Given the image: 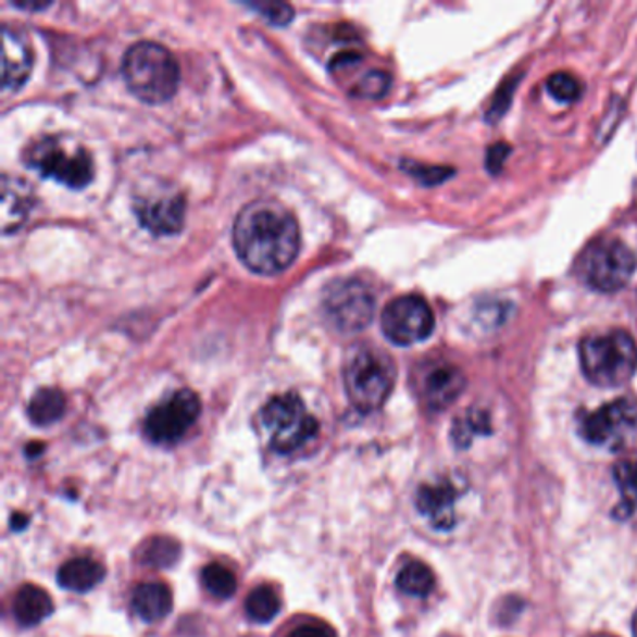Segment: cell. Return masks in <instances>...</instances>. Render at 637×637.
<instances>
[{"label":"cell","mask_w":637,"mask_h":637,"mask_svg":"<svg viewBox=\"0 0 637 637\" xmlns=\"http://www.w3.org/2000/svg\"><path fill=\"white\" fill-rule=\"evenodd\" d=\"M280 605L283 602H280L279 592L270 585H259L247 597V617L251 619L252 623H272L273 619L279 615Z\"/></svg>","instance_id":"cell-22"},{"label":"cell","mask_w":637,"mask_h":637,"mask_svg":"<svg viewBox=\"0 0 637 637\" xmlns=\"http://www.w3.org/2000/svg\"><path fill=\"white\" fill-rule=\"evenodd\" d=\"M140 225L155 236H173L184 226L186 199L182 193H160L135 200Z\"/></svg>","instance_id":"cell-13"},{"label":"cell","mask_w":637,"mask_h":637,"mask_svg":"<svg viewBox=\"0 0 637 637\" xmlns=\"http://www.w3.org/2000/svg\"><path fill=\"white\" fill-rule=\"evenodd\" d=\"M260 419L273 451L280 454L298 451L318 434V421L307 412L303 400L296 392H285L267 400Z\"/></svg>","instance_id":"cell-6"},{"label":"cell","mask_w":637,"mask_h":637,"mask_svg":"<svg viewBox=\"0 0 637 637\" xmlns=\"http://www.w3.org/2000/svg\"><path fill=\"white\" fill-rule=\"evenodd\" d=\"M27 412L34 425H53L66 412V397L57 387H43L28 402Z\"/></svg>","instance_id":"cell-20"},{"label":"cell","mask_w":637,"mask_h":637,"mask_svg":"<svg viewBox=\"0 0 637 637\" xmlns=\"http://www.w3.org/2000/svg\"><path fill=\"white\" fill-rule=\"evenodd\" d=\"M327 322L342 333H358L374 316V293L359 279H337L327 286L322 299Z\"/></svg>","instance_id":"cell-8"},{"label":"cell","mask_w":637,"mask_h":637,"mask_svg":"<svg viewBox=\"0 0 637 637\" xmlns=\"http://www.w3.org/2000/svg\"><path fill=\"white\" fill-rule=\"evenodd\" d=\"M202 585L212 597L225 600L236 595L238 578L230 569H226L225 564L212 563L204 566L202 571Z\"/></svg>","instance_id":"cell-26"},{"label":"cell","mask_w":637,"mask_h":637,"mask_svg":"<svg viewBox=\"0 0 637 637\" xmlns=\"http://www.w3.org/2000/svg\"><path fill=\"white\" fill-rule=\"evenodd\" d=\"M397 587L399 591L410 597L425 598L434 591L436 587V578L430 566L421 561H412V563L402 566V571L397 576Z\"/></svg>","instance_id":"cell-23"},{"label":"cell","mask_w":637,"mask_h":637,"mask_svg":"<svg viewBox=\"0 0 637 637\" xmlns=\"http://www.w3.org/2000/svg\"><path fill=\"white\" fill-rule=\"evenodd\" d=\"M579 361L595 386H624L637 369V346L626 332L600 333L582 342Z\"/></svg>","instance_id":"cell-4"},{"label":"cell","mask_w":637,"mask_h":637,"mask_svg":"<svg viewBox=\"0 0 637 637\" xmlns=\"http://www.w3.org/2000/svg\"><path fill=\"white\" fill-rule=\"evenodd\" d=\"M173 591L163 582H147L135 587L132 605L145 623H158L173 611Z\"/></svg>","instance_id":"cell-17"},{"label":"cell","mask_w":637,"mask_h":637,"mask_svg":"<svg viewBox=\"0 0 637 637\" xmlns=\"http://www.w3.org/2000/svg\"><path fill=\"white\" fill-rule=\"evenodd\" d=\"M182 553L178 540L165 535H158L147 540L139 551L140 563L148 564L152 569H168L176 564Z\"/></svg>","instance_id":"cell-24"},{"label":"cell","mask_w":637,"mask_h":637,"mask_svg":"<svg viewBox=\"0 0 637 637\" xmlns=\"http://www.w3.org/2000/svg\"><path fill=\"white\" fill-rule=\"evenodd\" d=\"M0 225L2 233H14L15 228L27 220L28 212L33 208V191L21 178L4 176L2 178V191H0Z\"/></svg>","instance_id":"cell-16"},{"label":"cell","mask_w":637,"mask_h":637,"mask_svg":"<svg viewBox=\"0 0 637 637\" xmlns=\"http://www.w3.org/2000/svg\"><path fill=\"white\" fill-rule=\"evenodd\" d=\"M444 637H454V636H444Z\"/></svg>","instance_id":"cell-34"},{"label":"cell","mask_w":637,"mask_h":637,"mask_svg":"<svg viewBox=\"0 0 637 637\" xmlns=\"http://www.w3.org/2000/svg\"><path fill=\"white\" fill-rule=\"evenodd\" d=\"M397 382V366L389 353L374 346H359L345 365V386L359 412L371 413L386 404Z\"/></svg>","instance_id":"cell-3"},{"label":"cell","mask_w":637,"mask_h":637,"mask_svg":"<svg viewBox=\"0 0 637 637\" xmlns=\"http://www.w3.org/2000/svg\"><path fill=\"white\" fill-rule=\"evenodd\" d=\"M251 8L272 21L273 25H286L293 17L292 7L285 2H254Z\"/></svg>","instance_id":"cell-29"},{"label":"cell","mask_w":637,"mask_h":637,"mask_svg":"<svg viewBox=\"0 0 637 637\" xmlns=\"http://www.w3.org/2000/svg\"><path fill=\"white\" fill-rule=\"evenodd\" d=\"M200 412L202 402L199 395L191 389H179L148 412L145 434L153 444H178L197 423Z\"/></svg>","instance_id":"cell-9"},{"label":"cell","mask_w":637,"mask_h":637,"mask_svg":"<svg viewBox=\"0 0 637 637\" xmlns=\"http://www.w3.org/2000/svg\"><path fill=\"white\" fill-rule=\"evenodd\" d=\"M10 525H12V529H14V532H21V529H25V527H27L28 519L25 516V514L17 512V514H14L12 520H10Z\"/></svg>","instance_id":"cell-31"},{"label":"cell","mask_w":637,"mask_h":637,"mask_svg":"<svg viewBox=\"0 0 637 637\" xmlns=\"http://www.w3.org/2000/svg\"><path fill=\"white\" fill-rule=\"evenodd\" d=\"M548 93L559 103H574L582 96V83L572 74H553L548 83Z\"/></svg>","instance_id":"cell-27"},{"label":"cell","mask_w":637,"mask_h":637,"mask_svg":"<svg viewBox=\"0 0 637 637\" xmlns=\"http://www.w3.org/2000/svg\"><path fill=\"white\" fill-rule=\"evenodd\" d=\"M122 77L140 101L158 105L176 93L178 62L166 47L155 41H137L124 53Z\"/></svg>","instance_id":"cell-2"},{"label":"cell","mask_w":637,"mask_h":637,"mask_svg":"<svg viewBox=\"0 0 637 637\" xmlns=\"http://www.w3.org/2000/svg\"><path fill=\"white\" fill-rule=\"evenodd\" d=\"M288 637H339L333 626L324 621H307V623L296 626Z\"/></svg>","instance_id":"cell-30"},{"label":"cell","mask_w":637,"mask_h":637,"mask_svg":"<svg viewBox=\"0 0 637 637\" xmlns=\"http://www.w3.org/2000/svg\"><path fill=\"white\" fill-rule=\"evenodd\" d=\"M105 578L103 564L90 558L70 559L59 569V585L66 591L88 592Z\"/></svg>","instance_id":"cell-19"},{"label":"cell","mask_w":637,"mask_h":637,"mask_svg":"<svg viewBox=\"0 0 637 637\" xmlns=\"http://www.w3.org/2000/svg\"><path fill=\"white\" fill-rule=\"evenodd\" d=\"M460 490L457 483L449 478L423 485L417 490L419 512L428 520V524L438 529V532H451L457 525V499Z\"/></svg>","instance_id":"cell-14"},{"label":"cell","mask_w":637,"mask_h":637,"mask_svg":"<svg viewBox=\"0 0 637 637\" xmlns=\"http://www.w3.org/2000/svg\"><path fill=\"white\" fill-rule=\"evenodd\" d=\"M632 630H634V637H637V611L636 615H634V624H632Z\"/></svg>","instance_id":"cell-33"},{"label":"cell","mask_w":637,"mask_h":637,"mask_svg":"<svg viewBox=\"0 0 637 637\" xmlns=\"http://www.w3.org/2000/svg\"><path fill=\"white\" fill-rule=\"evenodd\" d=\"M434 329V314L425 299L400 296L382 312V332L392 345L412 346L428 339Z\"/></svg>","instance_id":"cell-11"},{"label":"cell","mask_w":637,"mask_h":637,"mask_svg":"<svg viewBox=\"0 0 637 637\" xmlns=\"http://www.w3.org/2000/svg\"><path fill=\"white\" fill-rule=\"evenodd\" d=\"M25 160L43 178L57 179L72 189H83L92 182V158L72 140L43 137L27 148Z\"/></svg>","instance_id":"cell-5"},{"label":"cell","mask_w":637,"mask_h":637,"mask_svg":"<svg viewBox=\"0 0 637 637\" xmlns=\"http://www.w3.org/2000/svg\"><path fill=\"white\" fill-rule=\"evenodd\" d=\"M234 249L251 272H285L299 252V225L293 213L275 200H254L234 223Z\"/></svg>","instance_id":"cell-1"},{"label":"cell","mask_w":637,"mask_h":637,"mask_svg":"<svg viewBox=\"0 0 637 637\" xmlns=\"http://www.w3.org/2000/svg\"><path fill=\"white\" fill-rule=\"evenodd\" d=\"M636 254L619 239H598L585 249L578 272L585 285L597 292H617L636 273Z\"/></svg>","instance_id":"cell-7"},{"label":"cell","mask_w":637,"mask_h":637,"mask_svg":"<svg viewBox=\"0 0 637 637\" xmlns=\"http://www.w3.org/2000/svg\"><path fill=\"white\" fill-rule=\"evenodd\" d=\"M491 432L490 413L480 408H470L464 415L454 419L451 438L457 449H467L477 436H486Z\"/></svg>","instance_id":"cell-21"},{"label":"cell","mask_w":637,"mask_h":637,"mask_svg":"<svg viewBox=\"0 0 637 637\" xmlns=\"http://www.w3.org/2000/svg\"><path fill=\"white\" fill-rule=\"evenodd\" d=\"M43 449H46V447L41 444H30L25 452H27L28 459H36V457H40Z\"/></svg>","instance_id":"cell-32"},{"label":"cell","mask_w":637,"mask_h":637,"mask_svg":"<svg viewBox=\"0 0 637 637\" xmlns=\"http://www.w3.org/2000/svg\"><path fill=\"white\" fill-rule=\"evenodd\" d=\"M637 430V404L632 399H617L587 413L579 423V434L587 444L621 449Z\"/></svg>","instance_id":"cell-10"},{"label":"cell","mask_w":637,"mask_h":637,"mask_svg":"<svg viewBox=\"0 0 637 637\" xmlns=\"http://www.w3.org/2000/svg\"><path fill=\"white\" fill-rule=\"evenodd\" d=\"M613 478L617 485L623 504L619 507V514L626 519L637 504V460H623L613 467Z\"/></svg>","instance_id":"cell-25"},{"label":"cell","mask_w":637,"mask_h":637,"mask_svg":"<svg viewBox=\"0 0 637 637\" xmlns=\"http://www.w3.org/2000/svg\"><path fill=\"white\" fill-rule=\"evenodd\" d=\"M391 85V77L386 72H366L361 79L358 80V85L353 88V93L359 98H365V100H378L382 96H386Z\"/></svg>","instance_id":"cell-28"},{"label":"cell","mask_w":637,"mask_h":637,"mask_svg":"<svg viewBox=\"0 0 637 637\" xmlns=\"http://www.w3.org/2000/svg\"><path fill=\"white\" fill-rule=\"evenodd\" d=\"M53 611V598L46 589H41L40 585H23L15 595L14 615L21 626H36L43 623Z\"/></svg>","instance_id":"cell-18"},{"label":"cell","mask_w":637,"mask_h":637,"mask_svg":"<svg viewBox=\"0 0 637 637\" xmlns=\"http://www.w3.org/2000/svg\"><path fill=\"white\" fill-rule=\"evenodd\" d=\"M465 389L464 372L451 363H432L421 372L419 392L430 412H444Z\"/></svg>","instance_id":"cell-12"},{"label":"cell","mask_w":637,"mask_h":637,"mask_svg":"<svg viewBox=\"0 0 637 637\" xmlns=\"http://www.w3.org/2000/svg\"><path fill=\"white\" fill-rule=\"evenodd\" d=\"M2 87L4 90H17L33 70V51L25 38L12 28L2 30Z\"/></svg>","instance_id":"cell-15"}]
</instances>
